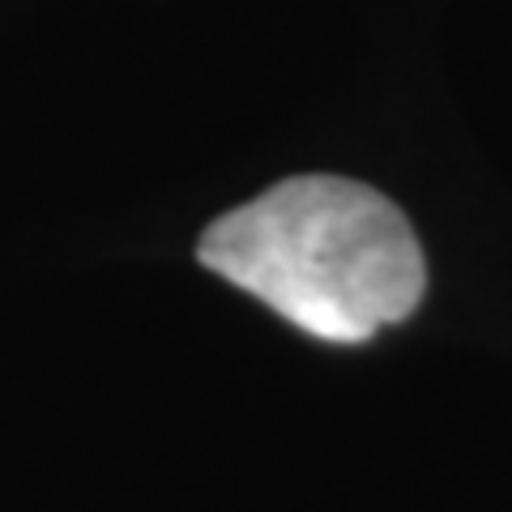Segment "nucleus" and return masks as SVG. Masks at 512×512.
Returning a JSON list of instances; mask_svg holds the SVG:
<instances>
[{
    "mask_svg": "<svg viewBox=\"0 0 512 512\" xmlns=\"http://www.w3.org/2000/svg\"><path fill=\"white\" fill-rule=\"evenodd\" d=\"M210 274L320 342L355 346L423 303L419 235L389 197L342 175H291L201 235Z\"/></svg>",
    "mask_w": 512,
    "mask_h": 512,
    "instance_id": "obj_1",
    "label": "nucleus"
}]
</instances>
